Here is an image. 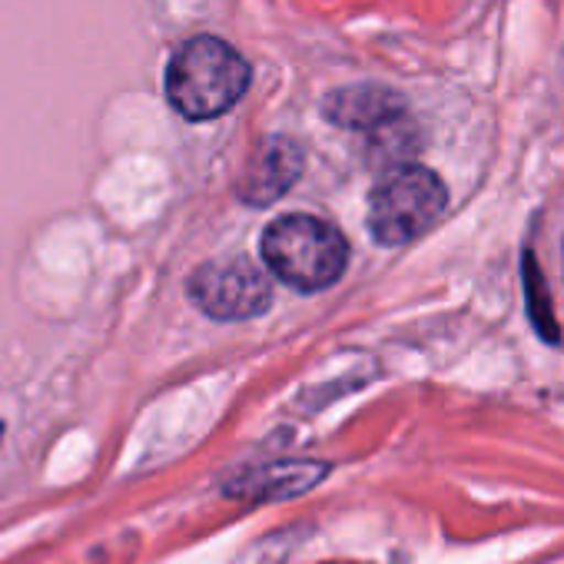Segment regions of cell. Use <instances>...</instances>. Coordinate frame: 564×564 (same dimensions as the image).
<instances>
[{"label":"cell","instance_id":"6da1fadb","mask_svg":"<svg viewBox=\"0 0 564 564\" xmlns=\"http://www.w3.org/2000/svg\"><path fill=\"white\" fill-rule=\"evenodd\" d=\"M249 64L219 37L186 41L166 67V100L186 120H213L249 90Z\"/></svg>","mask_w":564,"mask_h":564},{"label":"cell","instance_id":"7a4b0ae2","mask_svg":"<svg viewBox=\"0 0 564 564\" xmlns=\"http://www.w3.org/2000/svg\"><path fill=\"white\" fill-rule=\"evenodd\" d=\"M262 259L293 290L319 293L343 279L349 265V242L333 223L319 216L293 213V216H279L275 223L265 226Z\"/></svg>","mask_w":564,"mask_h":564},{"label":"cell","instance_id":"3957f363","mask_svg":"<svg viewBox=\"0 0 564 564\" xmlns=\"http://www.w3.org/2000/svg\"><path fill=\"white\" fill-rule=\"evenodd\" d=\"M448 206L445 183L415 163L392 166L369 196V232L382 246H405L429 232Z\"/></svg>","mask_w":564,"mask_h":564},{"label":"cell","instance_id":"277c9868","mask_svg":"<svg viewBox=\"0 0 564 564\" xmlns=\"http://www.w3.org/2000/svg\"><path fill=\"white\" fill-rule=\"evenodd\" d=\"M189 300L216 323H242L256 319L272 306V286L262 269H256L246 256H226L203 262L189 282Z\"/></svg>","mask_w":564,"mask_h":564},{"label":"cell","instance_id":"5b68a950","mask_svg":"<svg viewBox=\"0 0 564 564\" xmlns=\"http://www.w3.org/2000/svg\"><path fill=\"white\" fill-rule=\"evenodd\" d=\"M300 176H303V150L286 137H265L256 143L239 176V199L249 206H269L279 196H286Z\"/></svg>","mask_w":564,"mask_h":564},{"label":"cell","instance_id":"8992f818","mask_svg":"<svg viewBox=\"0 0 564 564\" xmlns=\"http://www.w3.org/2000/svg\"><path fill=\"white\" fill-rule=\"evenodd\" d=\"M326 475H329L326 462H306V458L269 462V465L242 468L239 475H232L223 485V491L229 498H242V501H286V498L306 495Z\"/></svg>","mask_w":564,"mask_h":564},{"label":"cell","instance_id":"52a82bcc","mask_svg":"<svg viewBox=\"0 0 564 564\" xmlns=\"http://www.w3.org/2000/svg\"><path fill=\"white\" fill-rule=\"evenodd\" d=\"M323 113L326 120H333L343 130H356V133H372L399 117H405V100L379 84H362V87H343L333 90L323 100Z\"/></svg>","mask_w":564,"mask_h":564},{"label":"cell","instance_id":"ba28073f","mask_svg":"<svg viewBox=\"0 0 564 564\" xmlns=\"http://www.w3.org/2000/svg\"><path fill=\"white\" fill-rule=\"evenodd\" d=\"M419 150V130L409 123V117H399L379 130L369 133V156L382 166H402Z\"/></svg>","mask_w":564,"mask_h":564},{"label":"cell","instance_id":"9c48e42d","mask_svg":"<svg viewBox=\"0 0 564 564\" xmlns=\"http://www.w3.org/2000/svg\"><path fill=\"white\" fill-rule=\"evenodd\" d=\"M524 290H528L531 323L538 326V333H541L547 343H557L561 333H557V326H554V316H551V306H547V293H544V279H541L538 259H534L531 252L524 256Z\"/></svg>","mask_w":564,"mask_h":564},{"label":"cell","instance_id":"30bf717a","mask_svg":"<svg viewBox=\"0 0 564 564\" xmlns=\"http://www.w3.org/2000/svg\"><path fill=\"white\" fill-rule=\"evenodd\" d=\"M0 438H4V422H0Z\"/></svg>","mask_w":564,"mask_h":564}]
</instances>
